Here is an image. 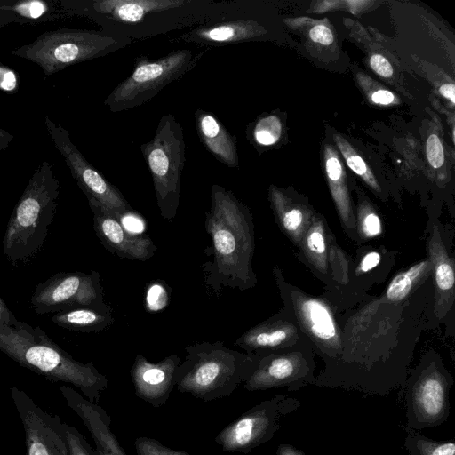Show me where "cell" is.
I'll list each match as a JSON object with an SVG mask.
<instances>
[{
	"label": "cell",
	"mask_w": 455,
	"mask_h": 455,
	"mask_svg": "<svg viewBox=\"0 0 455 455\" xmlns=\"http://www.w3.org/2000/svg\"><path fill=\"white\" fill-rule=\"evenodd\" d=\"M205 228L212 246V260L204 264V282L216 294L228 287L241 291L253 287L254 226L248 207L231 190L213 184Z\"/></svg>",
	"instance_id": "1"
},
{
	"label": "cell",
	"mask_w": 455,
	"mask_h": 455,
	"mask_svg": "<svg viewBox=\"0 0 455 455\" xmlns=\"http://www.w3.org/2000/svg\"><path fill=\"white\" fill-rule=\"evenodd\" d=\"M80 16L116 36L146 39L191 28L219 15L228 1L72 0Z\"/></svg>",
	"instance_id": "2"
},
{
	"label": "cell",
	"mask_w": 455,
	"mask_h": 455,
	"mask_svg": "<svg viewBox=\"0 0 455 455\" xmlns=\"http://www.w3.org/2000/svg\"><path fill=\"white\" fill-rule=\"evenodd\" d=\"M0 350L20 365L49 380L70 384L98 403L108 379L93 363H83L54 343L39 327L20 322L0 325Z\"/></svg>",
	"instance_id": "3"
},
{
	"label": "cell",
	"mask_w": 455,
	"mask_h": 455,
	"mask_svg": "<svg viewBox=\"0 0 455 455\" xmlns=\"http://www.w3.org/2000/svg\"><path fill=\"white\" fill-rule=\"evenodd\" d=\"M60 182L43 160L33 172L11 214L3 253L12 265L27 263L42 249L56 213Z\"/></svg>",
	"instance_id": "4"
},
{
	"label": "cell",
	"mask_w": 455,
	"mask_h": 455,
	"mask_svg": "<svg viewBox=\"0 0 455 455\" xmlns=\"http://www.w3.org/2000/svg\"><path fill=\"white\" fill-rule=\"evenodd\" d=\"M185 351V360L175 372V387L204 402L230 396L250 378L260 358L220 341L188 345Z\"/></svg>",
	"instance_id": "5"
},
{
	"label": "cell",
	"mask_w": 455,
	"mask_h": 455,
	"mask_svg": "<svg viewBox=\"0 0 455 455\" xmlns=\"http://www.w3.org/2000/svg\"><path fill=\"white\" fill-rule=\"evenodd\" d=\"M132 42L104 30L62 28L44 32L11 52L36 64L45 76H51L69 66L115 52Z\"/></svg>",
	"instance_id": "6"
},
{
	"label": "cell",
	"mask_w": 455,
	"mask_h": 455,
	"mask_svg": "<svg viewBox=\"0 0 455 455\" xmlns=\"http://www.w3.org/2000/svg\"><path fill=\"white\" fill-rule=\"evenodd\" d=\"M146 164L151 173L160 215L172 220L180 196V180L185 164L183 128L172 114L158 121L154 137L140 145Z\"/></svg>",
	"instance_id": "7"
},
{
	"label": "cell",
	"mask_w": 455,
	"mask_h": 455,
	"mask_svg": "<svg viewBox=\"0 0 455 455\" xmlns=\"http://www.w3.org/2000/svg\"><path fill=\"white\" fill-rule=\"evenodd\" d=\"M454 384L451 373L435 356L422 358L405 379L404 404L406 433L435 427L447 421L450 390Z\"/></svg>",
	"instance_id": "8"
},
{
	"label": "cell",
	"mask_w": 455,
	"mask_h": 455,
	"mask_svg": "<svg viewBox=\"0 0 455 455\" xmlns=\"http://www.w3.org/2000/svg\"><path fill=\"white\" fill-rule=\"evenodd\" d=\"M202 54L178 49L154 60L137 56L132 74L113 89L104 105L113 113L143 105L193 68Z\"/></svg>",
	"instance_id": "9"
},
{
	"label": "cell",
	"mask_w": 455,
	"mask_h": 455,
	"mask_svg": "<svg viewBox=\"0 0 455 455\" xmlns=\"http://www.w3.org/2000/svg\"><path fill=\"white\" fill-rule=\"evenodd\" d=\"M300 405V401L286 395L266 399L225 427L216 435L215 443L226 452L247 454L270 441L284 418Z\"/></svg>",
	"instance_id": "10"
},
{
	"label": "cell",
	"mask_w": 455,
	"mask_h": 455,
	"mask_svg": "<svg viewBox=\"0 0 455 455\" xmlns=\"http://www.w3.org/2000/svg\"><path fill=\"white\" fill-rule=\"evenodd\" d=\"M30 303L38 315L78 307L109 309L98 272H59L38 283Z\"/></svg>",
	"instance_id": "11"
},
{
	"label": "cell",
	"mask_w": 455,
	"mask_h": 455,
	"mask_svg": "<svg viewBox=\"0 0 455 455\" xmlns=\"http://www.w3.org/2000/svg\"><path fill=\"white\" fill-rule=\"evenodd\" d=\"M44 124L55 148L86 197L94 199L121 220L133 214L132 207L120 190L92 166L72 142L68 131L48 116L44 117Z\"/></svg>",
	"instance_id": "12"
},
{
	"label": "cell",
	"mask_w": 455,
	"mask_h": 455,
	"mask_svg": "<svg viewBox=\"0 0 455 455\" xmlns=\"http://www.w3.org/2000/svg\"><path fill=\"white\" fill-rule=\"evenodd\" d=\"M246 9L243 1H228L219 15L189 28L176 40L202 46H224L265 36L267 28L247 14Z\"/></svg>",
	"instance_id": "13"
},
{
	"label": "cell",
	"mask_w": 455,
	"mask_h": 455,
	"mask_svg": "<svg viewBox=\"0 0 455 455\" xmlns=\"http://www.w3.org/2000/svg\"><path fill=\"white\" fill-rule=\"evenodd\" d=\"M314 369L309 352L283 349L260 356L255 371L243 385L251 392L283 387L288 391H298L312 384Z\"/></svg>",
	"instance_id": "14"
},
{
	"label": "cell",
	"mask_w": 455,
	"mask_h": 455,
	"mask_svg": "<svg viewBox=\"0 0 455 455\" xmlns=\"http://www.w3.org/2000/svg\"><path fill=\"white\" fill-rule=\"evenodd\" d=\"M11 396L25 432L27 455H70L59 416L43 410L17 387L11 388Z\"/></svg>",
	"instance_id": "15"
},
{
	"label": "cell",
	"mask_w": 455,
	"mask_h": 455,
	"mask_svg": "<svg viewBox=\"0 0 455 455\" xmlns=\"http://www.w3.org/2000/svg\"><path fill=\"white\" fill-rule=\"evenodd\" d=\"M93 214V228L102 245L123 259L146 261L157 250L148 235L128 231L121 220L92 198H87Z\"/></svg>",
	"instance_id": "16"
},
{
	"label": "cell",
	"mask_w": 455,
	"mask_h": 455,
	"mask_svg": "<svg viewBox=\"0 0 455 455\" xmlns=\"http://www.w3.org/2000/svg\"><path fill=\"white\" fill-rule=\"evenodd\" d=\"M180 363L176 355L157 363L136 355L130 371L135 395L155 408L163 406L175 387V372Z\"/></svg>",
	"instance_id": "17"
},
{
	"label": "cell",
	"mask_w": 455,
	"mask_h": 455,
	"mask_svg": "<svg viewBox=\"0 0 455 455\" xmlns=\"http://www.w3.org/2000/svg\"><path fill=\"white\" fill-rule=\"evenodd\" d=\"M294 307L299 323L315 340L329 366L340 353L339 330L331 311L322 300L307 295L299 296Z\"/></svg>",
	"instance_id": "18"
},
{
	"label": "cell",
	"mask_w": 455,
	"mask_h": 455,
	"mask_svg": "<svg viewBox=\"0 0 455 455\" xmlns=\"http://www.w3.org/2000/svg\"><path fill=\"white\" fill-rule=\"evenodd\" d=\"M59 391L90 432L99 455H127L112 432L110 417L104 409L72 387L62 385Z\"/></svg>",
	"instance_id": "19"
},
{
	"label": "cell",
	"mask_w": 455,
	"mask_h": 455,
	"mask_svg": "<svg viewBox=\"0 0 455 455\" xmlns=\"http://www.w3.org/2000/svg\"><path fill=\"white\" fill-rule=\"evenodd\" d=\"M194 116L196 132L205 149L228 167H238L236 137L227 130L213 113L197 109Z\"/></svg>",
	"instance_id": "20"
},
{
	"label": "cell",
	"mask_w": 455,
	"mask_h": 455,
	"mask_svg": "<svg viewBox=\"0 0 455 455\" xmlns=\"http://www.w3.org/2000/svg\"><path fill=\"white\" fill-rule=\"evenodd\" d=\"M0 12H7L15 22L38 25L80 16L72 0H0Z\"/></svg>",
	"instance_id": "21"
},
{
	"label": "cell",
	"mask_w": 455,
	"mask_h": 455,
	"mask_svg": "<svg viewBox=\"0 0 455 455\" xmlns=\"http://www.w3.org/2000/svg\"><path fill=\"white\" fill-rule=\"evenodd\" d=\"M293 331L276 317L269 319L250 329L240 336L235 345L248 354L264 356L269 353L286 349Z\"/></svg>",
	"instance_id": "22"
},
{
	"label": "cell",
	"mask_w": 455,
	"mask_h": 455,
	"mask_svg": "<svg viewBox=\"0 0 455 455\" xmlns=\"http://www.w3.org/2000/svg\"><path fill=\"white\" fill-rule=\"evenodd\" d=\"M324 167L331 193L340 219L348 229L354 230L355 221L345 170L337 151L329 144L324 148Z\"/></svg>",
	"instance_id": "23"
},
{
	"label": "cell",
	"mask_w": 455,
	"mask_h": 455,
	"mask_svg": "<svg viewBox=\"0 0 455 455\" xmlns=\"http://www.w3.org/2000/svg\"><path fill=\"white\" fill-rule=\"evenodd\" d=\"M58 326L80 332L101 331L114 323L109 309L78 307L61 311L52 316Z\"/></svg>",
	"instance_id": "24"
},
{
	"label": "cell",
	"mask_w": 455,
	"mask_h": 455,
	"mask_svg": "<svg viewBox=\"0 0 455 455\" xmlns=\"http://www.w3.org/2000/svg\"><path fill=\"white\" fill-rule=\"evenodd\" d=\"M269 198L283 230L292 240L300 243L310 224L307 211L297 204H288L287 197L274 187L269 188Z\"/></svg>",
	"instance_id": "25"
},
{
	"label": "cell",
	"mask_w": 455,
	"mask_h": 455,
	"mask_svg": "<svg viewBox=\"0 0 455 455\" xmlns=\"http://www.w3.org/2000/svg\"><path fill=\"white\" fill-rule=\"evenodd\" d=\"M326 235L323 221L315 219L300 241L307 259L322 274H326L328 268Z\"/></svg>",
	"instance_id": "26"
},
{
	"label": "cell",
	"mask_w": 455,
	"mask_h": 455,
	"mask_svg": "<svg viewBox=\"0 0 455 455\" xmlns=\"http://www.w3.org/2000/svg\"><path fill=\"white\" fill-rule=\"evenodd\" d=\"M430 267L431 263L428 260H424L396 275L387 286V299L393 302L403 299Z\"/></svg>",
	"instance_id": "27"
},
{
	"label": "cell",
	"mask_w": 455,
	"mask_h": 455,
	"mask_svg": "<svg viewBox=\"0 0 455 455\" xmlns=\"http://www.w3.org/2000/svg\"><path fill=\"white\" fill-rule=\"evenodd\" d=\"M404 448L409 455H455L453 440L439 442L419 432L407 433Z\"/></svg>",
	"instance_id": "28"
},
{
	"label": "cell",
	"mask_w": 455,
	"mask_h": 455,
	"mask_svg": "<svg viewBox=\"0 0 455 455\" xmlns=\"http://www.w3.org/2000/svg\"><path fill=\"white\" fill-rule=\"evenodd\" d=\"M333 139L340 150L347 166L375 191L379 192V185L363 157L355 149L341 136L335 134Z\"/></svg>",
	"instance_id": "29"
},
{
	"label": "cell",
	"mask_w": 455,
	"mask_h": 455,
	"mask_svg": "<svg viewBox=\"0 0 455 455\" xmlns=\"http://www.w3.org/2000/svg\"><path fill=\"white\" fill-rule=\"evenodd\" d=\"M248 136L253 143L259 147L275 145L280 140L283 125L276 115H267L259 118L251 127L248 128Z\"/></svg>",
	"instance_id": "30"
},
{
	"label": "cell",
	"mask_w": 455,
	"mask_h": 455,
	"mask_svg": "<svg viewBox=\"0 0 455 455\" xmlns=\"http://www.w3.org/2000/svg\"><path fill=\"white\" fill-rule=\"evenodd\" d=\"M435 252V281L437 289L447 293L453 291L454 287V270L452 264L450 262L449 257L438 248V252Z\"/></svg>",
	"instance_id": "31"
},
{
	"label": "cell",
	"mask_w": 455,
	"mask_h": 455,
	"mask_svg": "<svg viewBox=\"0 0 455 455\" xmlns=\"http://www.w3.org/2000/svg\"><path fill=\"white\" fill-rule=\"evenodd\" d=\"M63 425L70 455H99L75 427L66 422H63Z\"/></svg>",
	"instance_id": "32"
},
{
	"label": "cell",
	"mask_w": 455,
	"mask_h": 455,
	"mask_svg": "<svg viewBox=\"0 0 455 455\" xmlns=\"http://www.w3.org/2000/svg\"><path fill=\"white\" fill-rule=\"evenodd\" d=\"M134 445L137 455H191L186 451L164 446L159 441L146 436L136 438Z\"/></svg>",
	"instance_id": "33"
},
{
	"label": "cell",
	"mask_w": 455,
	"mask_h": 455,
	"mask_svg": "<svg viewBox=\"0 0 455 455\" xmlns=\"http://www.w3.org/2000/svg\"><path fill=\"white\" fill-rule=\"evenodd\" d=\"M359 228L366 238H373L382 232V224L379 215L371 209H362L359 212Z\"/></svg>",
	"instance_id": "34"
},
{
	"label": "cell",
	"mask_w": 455,
	"mask_h": 455,
	"mask_svg": "<svg viewBox=\"0 0 455 455\" xmlns=\"http://www.w3.org/2000/svg\"><path fill=\"white\" fill-rule=\"evenodd\" d=\"M427 160L433 168H440L444 163V152L440 138L432 133L426 143Z\"/></svg>",
	"instance_id": "35"
},
{
	"label": "cell",
	"mask_w": 455,
	"mask_h": 455,
	"mask_svg": "<svg viewBox=\"0 0 455 455\" xmlns=\"http://www.w3.org/2000/svg\"><path fill=\"white\" fill-rule=\"evenodd\" d=\"M18 88V76L14 70L0 63V90L14 92Z\"/></svg>",
	"instance_id": "36"
},
{
	"label": "cell",
	"mask_w": 455,
	"mask_h": 455,
	"mask_svg": "<svg viewBox=\"0 0 455 455\" xmlns=\"http://www.w3.org/2000/svg\"><path fill=\"white\" fill-rule=\"evenodd\" d=\"M309 37L313 42L323 45L332 44L334 39L331 30L323 24L314 26L309 31Z\"/></svg>",
	"instance_id": "37"
},
{
	"label": "cell",
	"mask_w": 455,
	"mask_h": 455,
	"mask_svg": "<svg viewBox=\"0 0 455 455\" xmlns=\"http://www.w3.org/2000/svg\"><path fill=\"white\" fill-rule=\"evenodd\" d=\"M370 65L373 71L382 77H389L393 74V68L389 61L381 54L371 55Z\"/></svg>",
	"instance_id": "38"
},
{
	"label": "cell",
	"mask_w": 455,
	"mask_h": 455,
	"mask_svg": "<svg viewBox=\"0 0 455 455\" xmlns=\"http://www.w3.org/2000/svg\"><path fill=\"white\" fill-rule=\"evenodd\" d=\"M371 100L378 105H390L397 102L395 94L386 89H379L375 91L371 95Z\"/></svg>",
	"instance_id": "39"
},
{
	"label": "cell",
	"mask_w": 455,
	"mask_h": 455,
	"mask_svg": "<svg viewBox=\"0 0 455 455\" xmlns=\"http://www.w3.org/2000/svg\"><path fill=\"white\" fill-rule=\"evenodd\" d=\"M380 261V255L377 251H370L366 253L359 265L362 272L366 273L376 267Z\"/></svg>",
	"instance_id": "40"
},
{
	"label": "cell",
	"mask_w": 455,
	"mask_h": 455,
	"mask_svg": "<svg viewBox=\"0 0 455 455\" xmlns=\"http://www.w3.org/2000/svg\"><path fill=\"white\" fill-rule=\"evenodd\" d=\"M17 321L0 296V325H12Z\"/></svg>",
	"instance_id": "41"
},
{
	"label": "cell",
	"mask_w": 455,
	"mask_h": 455,
	"mask_svg": "<svg viewBox=\"0 0 455 455\" xmlns=\"http://www.w3.org/2000/svg\"><path fill=\"white\" fill-rule=\"evenodd\" d=\"M276 455H306L305 452L289 443H281L276 450Z\"/></svg>",
	"instance_id": "42"
},
{
	"label": "cell",
	"mask_w": 455,
	"mask_h": 455,
	"mask_svg": "<svg viewBox=\"0 0 455 455\" xmlns=\"http://www.w3.org/2000/svg\"><path fill=\"white\" fill-rule=\"evenodd\" d=\"M455 86L452 83L443 84L439 88V92L452 104L455 103Z\"/></svg>",
	"instance_id": "43"
},
{
	"label": "cell",
	"mask_w": 455,
	"mask_h": 455,
	"mask_svg": "<svg viewBox=\"0 0 455 455\" xmlns=\"http://www.w3.org/2000/svg\"><path fill=\"white\" fill-rule=\"evenodd\" d=\"M13 138L12 133L0 128V151L6 149Z\"/></svg>",
	"instance_id": "44"
},
{
	"label": "cell",
	"mask_w": 455,
	"mask_h": 455,
	"mask_svg": "<svg viewBox=\"0 0 455 455\" xmlns=\"http://www.w3.org/2000/svg\"><path fill=\"white\" fill-rule=\"evenodd\" d=\"M11 22H15V19L7 12H0V28Z\"/></svg>",
	"instance_id": "45"
}]
</instances>
